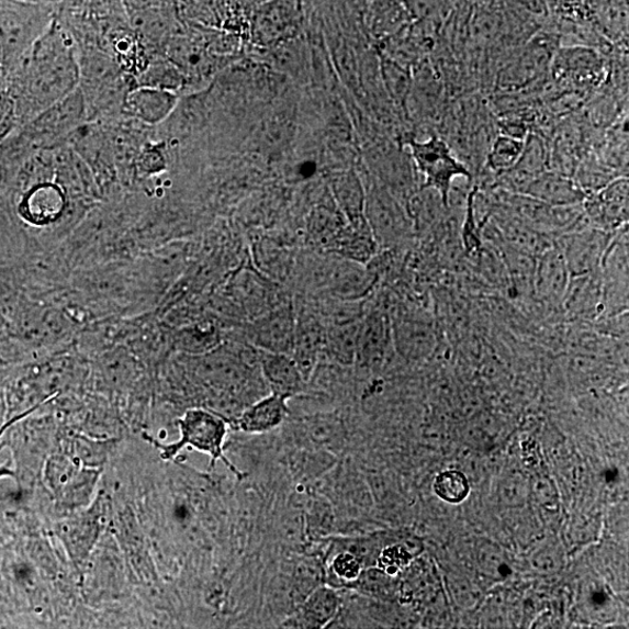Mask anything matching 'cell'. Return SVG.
<instances>
[{
	"label": "cell",
	"mask_w": 629,
	"mask_h": 629,
	"mask_svg": "<svg viewBox=\"0 0 629 629\" xmlns=\"http://www.w3.org/2000/svg\"><path fill=\"white\" fill-rule=\"evenodd\" d=\"M127 15L155 8L173 5V0H122Z\"/></svg>",
	"instance_id": "e575fe53"
},
{
	"label": "cell",
	"mask_w": 629,
	"mask_h": 629,
	"mask_svg": "<svg viewBox=\"0 0 629 629\" xmlns=\"http://www.w3.org/2000/svg\"><path fill=\"white\" fill-rule=\"evenodd\" d=\"M332 571L338 581L353 583L363 573V566L352 552H340L333 561Z\"/></svg>",
	"instance_id": "d6a6232c"
},
{
	"label": "cell",
	"mask_w": 629,
	"mask_h": 629,
	"mask_svg": "<svg viewBox=\"0 0 629 629\" xmlns=\"http://www.w3.org/2000/svg\"><path fill=\"white\" fill-rule=\"evenodd\" d=\"M584 214L591 226L615 233L628 221V180L616 179L584 201Z\"/></svg>",
	"instance_id": "4fadbf2b"
},
{
	"label": "cell",
	"mask_w": 629,
	"mask_h": 629,
	"mask_svg": "<svg viewBox=\"0 0 629 629\" xmlns=\"http://www.w3.org/2000/svg\"><path fill=\"white\" fill-rule=\"evenodd\" d=\"M408 147L417 175L424 178L422 188L435 190L449 207V196L454 182L472 179L468 166L457 157L446 141L437 136L426 141L412 139Z\"/></svg>",
	"instance_id": "52a82bcc"
},
{
	"label": "cell",
	"mask_w": 629,
	"mask_h": 629,
	"mask_svg": "<svg viewBox=\"0 0 629 629\" xmlns=\"http://www.w3.org/2000/svg\"><path fill=\"white\" fill-rule=\"evenodd\" d=\"M525 148L523 139L501 135L490 147L486 164L493 173L502 175L516 165Z\"/></svg>",
	"instance_id": "83f0119b"
},
{
	"label": "cell",
	"mask_w": 629,
	"mask_h": 629,
	"mask_svg": "<svg viewBox=\"0 0 629 629\" xmlns=\"http://www.w3.org/2000/svg\"><path fill=\"white\" fill-rule=\"evenodd\" d=\"M334 198L348 222L366 218L367 190L363 179L355 170L342 171L332 182Z\"/></svg>",
	"instance_id": "d4e9b609"
},
{
	"label": "cell",
	"mask_w": 629,
	"mask_h": 629,
	"mask_svg": "<svg viewBox=\"0 0 629 629\" xmlns=\"http://www.w3.org/2000/svg\"><path fill=\"white\" fill-rule=\"evenodd\" d=\"M301 7L297 0H276L258 10L255 18V32L263 41L279 40L297 29Z\"/></svg>",
	"instance_id": "7402d4cb"
},
{
	"label": "cell",
	"mask_w": 629,
	"mask_h": 629,
	"mask_svg": "<svg viewBox=\"0 0 629 629\" xmlns=\"http://www.w3.org/2000/svg\"><path fill=\"white\" fill-rule=\"evenodd\" d=\"M128 22L149 54L164 53L170 37L183 26L175 4L131 13Z\"/></svg>",
	"instance_id": "9a60e30c"
},
{
	"label": "cell",
	"mask_w": 629,
	"mask_h": 629,
	"mask_svg": "<svg viewBox=\"0 0 629 629\" xmlns=\"http://www.w3.org/2000/svg\"><path fill=\"white\" fill-rule=\"evenodd\" d=\"M178 426L180 440L177 442L162 445L145 433L144 440L159 452L162 461H175L182 450L190 447L210 457V468L214 469L221 461L242 480V472L224 453L227 424L222 416L202 408L188 409L178 419Z\"/></svg>",
	"instance_id": "5b68a950"
},
{
	"label": "cell",
	"mask_w": 629,
	"mask_h": 629,
	"mask_svg": "<svg viewBox=\"0 0 629 629\" xmlns=\"http://www.w3.org/2000/svg\"><path fill=\"white\" fill-rule=\"evenodd\" d=\"M613 234L594 226H583L560 236L558 247L570 278L597 273L614 238Z\"/></svg>",
	"instance_id": "8fae6325"
},
{
	"label": "cell",
	"mask_w": 629,
	"mask_h": 629,
	"mask_svg": "<svg viewBox=\"0 0 629 629\" xmlns=\"http://www.w3.org/2000/svg\"><path fill=\"white\" fill-rule=\"evenodd\" d=\"M360 322V321H359ZM358 321H346L328 334V346L332 353L341 363H353L356 360V340L359 327Z\"/></svg>",
	"instance_id": "f1b7e54d"
},
{
	"label": "cell",
	"mask_w": 629,
	"mask_h": 629,
	"mask_svg": "<svg viewBox=\"0 0 629 629\" xmlns=\"http://www.w3.org/2000/svg\"><path fill=\"white\" fill-rule=\"evenodd\" d=\"M55 13L53 4L0 0V50L5 76L48 30Z\"/></svg>",
	"instance_id": "8992f818"
},
{
	"label": "cell",
	"mask_w": 629,
	"mask_h": 629,
	"mask_svg": "<svg viewBox=\"0 0 629 629\" xmlns=\"http://www.w3.org/2000/svg\"><path fill=\"white\" fill-rule=\"evenodd\" d=\"M409 549L404 546H391L380 552L378 566L387 576H394L407 568L412 560Z\"/></svg>",
	"instance_id": "1f68e13d"
},
{
	"label": "cell",
	"mask_w": 629,
	"mask_h": 629,
	"mask_svg": "<svg viewBox=\"0 0 629 629\" xmlns=\"http://www.w3.org/2000/svg\"><path fill=\"white\" fill-rule=\"evenodd\" d=\"M25 2H33V3H45V4H59L61 0H25Z\"/></svg>",
	"instance_id": "74e56055"
},
{
	"label": "cell",
	"mask_w": 629,
	"mask_h": 629,
	"mask_svg": "<svg viewBox=\"0 0 629 629\" xmlns=\"http://www.w3.org/2000/svg\"><path fill=\"white\" fill-rule=\"evenodd\" d=\"M139 87L176 92L182 97L186 79L179 67L165 53L150 54L146 68L136 79Z\"/></svg>",
	"instance_id": "484cf974"
},
{
	"label": "cell",
	"mask_w": 629,
	"mask_h": 629,
	"mask_svg": "<svg viewBox=\"0 0 629 629\" xmlns=\"http://www.w3.org/2000/svg\"><path fill=\"white\" fill-rule=\"evenodd\" d=\"M78 46L67 26L54 18L48 30L7 74L2 87L13 98L19 127L79 88Z\"/></svg>",
	"instance_id": "6da1fadb"
},
{
	"label": "cell",
	"mask_w": 629,
	"mask_h": 629,
	"mask_svg": "<svg viewBox=\"0 0 629 629\" xmlns=\"http://www.w3.org/2000/svg\"><path fill=\"white\" fill-rule=\"evenodd\" d=\"M3 479H14V470L11 468L10 463L0 465V480Z\"/></svg>",
	"instance_id": "d590c367"
},
{
	"label": "cell",
	"mask_w": 629,
	"mask_h": 629,
	"mask_svg": "<svg viewBox=\"0 0 629 629\" xmlns=\"http://www.w3.org/2000/svg\"><path fill=\"white\" fill-rule=\"evenodd\" d=\"M59 434L37 425L21 424L9 431L3 446L11 450L14 480L23 488H34L42 482L48 457L57 450Z\"/></svg>",
	"instance_id": "9c48e42d"
},
{
	"label": "cell",
	"mask_w": 629,
	"mask_h": 629,
	"mask_svg": "<svg viewBox=\"0 0 629 629\" xmlns=\"http://www.w3.org/2000/svg\"><path fill=\"white\" fill-rule=\"evenodd\" d=\"M340 597L333 587L318 586L303 602L299 615L285 627L324 628L337 617Z\"/></svg>",
	"instance_id": "603a6c76"
},
{
	"label": "cell",
	"mask_w": 629,
	"mask_h": 629,
	"mask_svg": "<svg viewBox=\"0 0 629 629\" xmlns=\"http://www.w3.org/2000/svg\"><path fill=\"white\" fill-rule=\"evenodd\" d=\"M111 506L110 495L100 485L90 506L66 514L50 526V536L59 541L79 577L106 530Z\"/></svg>",
	"instance_id": "277c9868"
},
{
	"label": "cell",
	"mask_w": 629,
	"mask_h": 629,
	"mask_svg": "<svg viewBox=\"0 0 629 629\" xmlns=\"http://www.w3.org/2000/svg\"><path fill=\"white\" fill-rule=\"evenodd\" d=\"M366 218L379 249L392 250L409 242L415 232L407 207L368 175Z\"/></svg>",
	"instance_id": "ba28073f"
},
{
	"label": "cell",
	"mask_w": 629,
	"mask_h": 629,
	"mask_svg": "<svg viewBox=\"0 0 629 629\" xmlns=\"http://www.w3.org/2000/svg\"><path fill=\"white\" fill-rule=\"evenodd\" d=\"M600 69L598 55L589 49H566L557 60L560 78L577 85L596 82Z\"/></svg>",
	"instance_id": "4316f807"
},
{
	"label": "cell",
	"mask_w": 629,
	"mask_h": 629,
	"mask_svg": "<svg viewBox=\"0 0 629 629\" xmlns=\"http://www.w3.org/2000/svg\"><path fill=\"white\" fill-rule=\"evenodd\" d=\"M80 589L85 604L97 611L116 607L136 597L123 552L108 529L89 558L80 577Z\"/></svg>",
	"instance_id": "7a4b0ae2"
},
{
	"label": "cell",
	"mask_w": 629,
	"mask_h": 629,
	"mask_svg": "<svg viewBox=\"0 0 629 629\" xmlns=\"http://www.w3.org/2000/svg\"><path fill=\"white\" fill-rule=\"evenodd\" d=\"M524 195L555 206L583 204L587 195L577 181L560 171H543L526 188Z\"/></svg>",
	"instance_id": "ffe728a7"
},
{
	"label": "cell",
	"mask_w": 629,
	"mask_h": 629,
	"mask_svg": "<svg viewBox=\"0 0 629 629\" xmlns=\"http://www.w3.org/2000/svg\"><path fill=\"white\" fill-rule=\"evenodd\" d=\"M67 204L65 187L41 178L30 182L23 190L16 213L25 223L44 227L59 222L66 213Z\"/></svg>",
	"instance_id": "7c38bea8"
},
{
	"label": "cell",
	"mask_w": 629,
	"mask_h": 629,
	"mask_svg": "<svg viewBox=\"0 0 629 629\" xmlns=\"http://www.w3.org/2000/svg\"><path fill=\"white\" fill-rule=\"evenodd\" d=\"M4 76H5V66H4L2 50H0V87H2Z\"/></svg>",
	"instance_id": "8d00e7d4"
},
{
	"label": "cell",
	"mask_w": 629,
	"mask_h": 629,
	"mask_svg": "<svg viewBox=\"0 0 629 629\" xmlns=\"http://www.w3.org/2000/svg\"><path fill=\"white\" fill-rule=\"evenodd\" d=\"M19 128L16 106L11 93L0 88V143Z\"/></svg>",
	"instance_id": "836d02e7"
},
{
	"label": "cell",
	"mask_w": 629,
	"mask_h": 629,
	"mask_svg": "<svg viewBox=\"0 0 629 629\" xmlns=\"http://www.w3.org/2000/svg\"><path fill=\"white\" fill-rule=\"evenodd\" d=\"M259 368L271 393L292 398L306 390L307 380L291 355L259 350Z\"/></svg>",
	"instance_id": "e0dca14e"
},
{
	"label": "cell",
	"mask_w": 629,
	"mask_h": 629,
	"mask_svg": "<svg viewBox=\"0 0 629 629\" xmlns=\"http://www.w3.org/2000/svg\"><path fill=\"white\" fill-rule=\"evenodd\" d=\"M536 290L539 296L548 302H561L565 295L570 274L564 258L555 246L541 255L536 270Z\"/></svg>",
	"instance_id": "cb8c5ba5"
},
{
	"label": "cell",
	"mask_w": 629,
	"mask_h": 629,
	"mask_svg": "<svg viewBox=\"0 0 629 629\" xmlns=\"http://www.w3.org/2000/svg\"><path fill=\"white\" fill-rule=\"evenodd\" d=\"M290 398L271 393L245 408L237 419L238 428L247 434L269 433L280 427L289 415Z\"/></svg>",
	"instance_id": "44dd1931"
},
{
	"label": "cell",
	"mask_w": 629,
	"mask_h": 629,
	"mask_svg": "<svg viewBox=\"0 0 629 629\" xmlns=\"http://www.w3.org/2000/svg\"><path fill=\"white\" fill-rule=\"evenodd\" d=\"M122 440H102V438L67 431L59 435L56 451L70 456L76 462L87 468L104 470Z\"/></svg>",
	"instance_id": "d6986e66"
},
{
	"label": "cell",
	"mask_w": 629,
	"mask_h": 629,
	"mask_svg": "<svg viewBox=\"0 0 629 629\" xmlns=\"http://www.w3.org/2000/svg\"><path fill=\"white\" fill-rule=\"evenodd\" d=\"M451 0H406L408 12L415 22L437 24L449 12Z\"/></svg>",
	"instance_id": "4dcf8cb0"
},
{
	"label": "cell",
	"mask_w": 629,
	"mask_h": 629,
	"mask_svg": "<svg viewBox=\"0 0 629 629\" xmlns=\"http://www.w3.org/2000/svg\"><path fill=\"white\" fill-rule=\"evenodd\" d=\"M251 333L259 350L292 356L296 322L291 308L278 310L258 318Z\"/></svg>",
	"instance_id": "2e32d148"
},
{
	"label": "cell",
	"mask_w": 629,
	"mask_h": 629,
	"mask_svg": "<svg viewBox=\"0 0 629 629\" xmlns=\"http://www.w3.org/2000/svg\"><path fill=\"white\" fill-rule=\"evenodd\" d=\"M87 122L83 94L78 88L18 131L35 151L65 143L76 128Z\"/></svg>",
	"instance_id": "30bf717a"
},
{
	"label": "cell",
	"mask_w": 629,
	"mask_h": 629,
	"mask_svg": "<svg viewBox=\"0 0 629 629\" xmlns=\"http://www.w3.org/2000/svg\"><path fill=\"white\" fill-rule=\"evenodd\" d=\"M434 491L438 498L456 505L463 503L468 498L470 485L463 472L450 470L436 476Z\"/></svg>",
	"instance_id": "f546056e"
},
{
	"label": "cell",
	"mask_w": 629,
	"mask_h": 629,
	"mask_svg": "<svg viewBox=\"0 0 629 629\" xmlns=\"http://www.w3.org/2000/svg\"><path fill=\"white\" fill-rule=\"evenodd\" d=\"M392 324L379 312L359 322L356 340V359L367 367L383 363L392 342Z\"/></svg>",
	"instance_id": "ac0fdd59"
},
{
	"label": "cell",
	"mask_w": 629,
	"mask_h": 629,
	"mask_svg": "<svg viewBox=\"0 0 629 629\" xmlns=\"http://www.w3.org/2000/svg\"><path fill=\"white\" fill-rule=\"evenodd\" d=\"M180 99L176 92L137 86L128 91L122 114L147 126L159 127L176 111Z\"/></svg>",
	"instance_id": "5bb4252c"
},
{
	"label": "cell",
	"mask_w": 629,
	"mask_h": 629,
	"mask_svg": "<svg viewBox=\"0 0 629 629\" xmlns=\"http://www.w3.org/2000/svg\"><path fill=\"white\" fill-rule=\"evenodd\" d=\"M2 402H3L2 396H0V414L3 413V403Z\"/></svg>",
	"instance_id": "f35d334b"
},
{
	"label": "cell",
	"mask_w": 629,
	"mask_h": 629,
	"mask_svg": "<svg viewBox=\"0 0 629 629\" xmlns=\"http://www.w3.org/2000/svg\"><path fill=\"white\" fill-rule=\"evenodd\" d=\"M102 469L87 468L55 451L43 469L42 483L53 502L55 519L92 504L100 490Z\"/></svg>",
	"instance_id": "3957f363"
}]
</instances>
